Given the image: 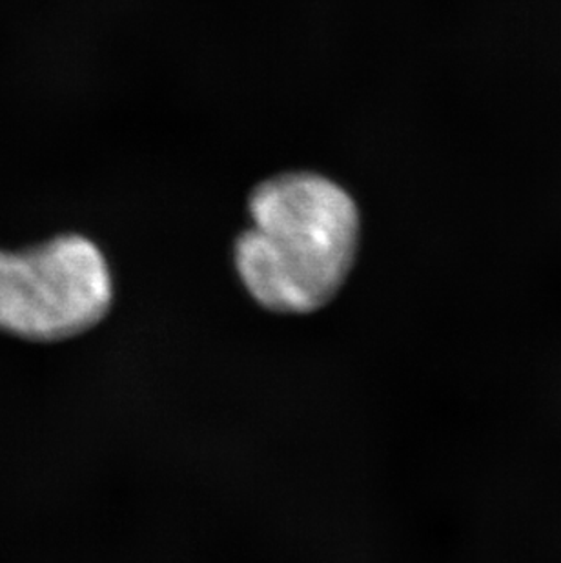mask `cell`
I'll return each mask as SVG.
<instances>
[{"mask_svg": "<svg viewBox=\"0 0 561 563\" xmlns=\"http://www.w3.org/2000/svg\"><path fill=\"white\" fill-rule=\"evenodd\" d=\"M113 279L101 249L61 234L21 251L0 249V332L35 343L85 334L107 318Z\"/></svg>", "mask_w": 561, "mask_h": 563, "instance_id": "2", "label": "cell"}, {"mask_svg": "<svg viewBox=\"0 0 561 563\" xmlns=\"http://www.w3.org/2000/svg\"><path fill=\"white\" fill-rule=\"evenodd\" d=\"M249 208L252 227L235 243V268L255 303L288 316L327 307L360 246L349 191L314 172H288L257 185Z\"/></svg>", "mask_w": 561, "mask_h": 563, "instance_id": "1", "label": "cell"}]
</instances>
